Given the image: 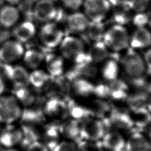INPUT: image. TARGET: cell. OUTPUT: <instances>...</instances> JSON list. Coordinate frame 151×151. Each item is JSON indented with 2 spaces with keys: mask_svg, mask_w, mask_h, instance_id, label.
<instances>
[{
  "mask_svg": "<svg viewBox=\"0 0 151 151\" xmlns=\"http://www.w3.org/2000/svg\"><path fill=\"white\" fill-rule=\"evenodd\" d=\"M41 139L45 146L51 150L63 139L58 129V124L48 125L41 135Z\"/></svg>",
  "mask_w": 151,
  "mask_h": 151,
  "instance_id": "4316f807",
  "label": "cell"
},
{
  "mask_svg": "<svg viewBox=\"0 0 151 151\" xmlns=\"http://www.w3.org/2000/svg\"><path fill=\"white\" fill-rule=\"evenodd\" d=\"M26 151H50L40 140L35 141L27 146Z\"/></svg>",
  "mask_w": 151,
  "mask_h": 151,
  "instance_id": "7bdbcfd3",
  "label": "cell"
},
{
  "mask_svg": "<svg viewBox=\"0 0 151 151\" xmlns=\"http://www.w3.org/2000/svg\"><path fill=\"white\" fill-rule=\"evenodd\" d=\"M151 45V31L146 27L136 28L130 35L129 47L133 50H142Z\"/></svg>",
  "mask_w": 151,
  "mask_h": 151,
  "instance_id": "ffe728a7",
  "label": "cell"
},
{
  "mask_svg": "<svg viewBox=\"0 0 151 151\" xmlns=\"http://www.w3.org/2000/svg\"><path fill=\"white\" fill-rule=\"evenodd\" d=\"M25 50L23 44L17 40H6L0 47V60L4 64H12L22 58Z\"/></svg>",
  "mask_w": 151,
  "mask_h": 151,
  "instance_id": "9c48e42d",
  "label": "cell"
},
{
  "mask_svg": "<svg viewBox=\"0 0 151 151\" xmlns=\"http://www.w3.org/2000/svg\"><path fill=\"white\" fill-rule=\"evenodd\" d=\"M130 112L133 123L134 130L143 131L151 122V115L147 108L130 111Z\"/></svg>",
  "mask_w": 151,
  "mask_h": 151,
  "instance_id": "d6a6232c",
  "label": "cell"
},
{
  "mask_svg": "<svg viewBox=\"0 0 151 151\" xmlns=\"http://www.w3.org/2000/svg\"><path fill=\"white\" fill-rule=\"evenodd\" d=\"M22 0H5L6 4L17 6Z\"/></svg>",
  "mask_w": 151,
  "mask_h": 151,
  "instance_id": "681fc988",
  "label": "cell"
},
{
  "mask_svg": "<svg viewBox=\"0 0 151 151\" xmlns=\"http://www.w3.org/2000/svg\"><path fill=\"white\" fill-rule=\"evenodd\" d=\"M31 1H32L33 2H37V1H38V0H31Z\"/></svg>",
  "mask_w": 151,
  "mask_h": 151,
  "instance_id": "f5cc1de1",
  "label": "cell"
},
{
  "mask_svg": "<svg viewBox=\"0 0 151 151\" xmlns=\"http://www.w3.org/2000/svg\"><path fill=\"white\" fill-rule=\"evenodd\" d=\"M108 127L104 120L91 116L81 122V139L100 142Z\"/></svg>",
  "mask_w": 151,
  "mask_h": 151,
  "instance_id": "52a82bcc",
  "label": "cell"
},
{
  "mask_svg": "<svg viewBox=\"0 0 151 151\" xmlns=\"http://www.w3.org/2000/svg\"><path fill=\"white\" fill-rule=\"evenodd\" d=\"M120 64L126 77L128 78L145 77L147 71L143 57L129 47L122 55Z\"/></svg>",
  "mask_w": 151,
  "mask_h": 151,
  "instance_id": "7a4b0ae2",
  "label": "cell"
},
{
  "mask_svg": "<svg viewBox=\"0 0 151 151\" xmlns=\"http://www.w3.org/2000/svg\"><path fill=\"white\" fill-rule=\"evenodd\" d=\"M90 20L84 12L73 11L65 17L67 29L71 32L79 33L86 31Z\"/></svg>",
  "mask_w": 151,
  "mask_h": 151,
  "instance_id": "ac0fdd59",
  "label": "cell"
},
{
  "mask_svg": "<svg viewBox=\"0 0 151 151\" xmlns=\"http://www.w3.org/2000/svg\"><path fill=\"white\" fill-rule=\"evenodd\" d=\"M5 90V84L3 77L0 75V96L3 94Z\"/></svg>",
  "mask_w": 151,
  "mask_h": 151,
  "instance_id": "c3c4849f",
  "label": "cell"
},
{
  "mask_svg": "<svg viewBox=\"0 0 151 151\" xmlns=\"http://www.w3.org/2000/svg\"><path fill=\"white\" fill-rule=\"evenodd\" d=\"M5 125L0 131V146L7 149L14 148L22 142V130L13 124Z\"/></svg>",
  "mask_w": 151,
  "mask_h": 151,
  "instance_id": "5bb4252c",
  "label": "cell"
},
{
  "mask_svg": "<svg viewBox=\"0 0 151 151\" xmlns=\"http://www.w3.org/2000/svg\"><path fill=\"white\" fill-rule=\"evenodd\" d=\"M104 121L108 130L114 129L124 133L134 130L130 112L127 107L113 106L107 119Z\"/></svg>",
  "mask_w": 151,
  "mask_h": 151,
  "instance_id": "277c9868",
  "label": "cell"
},
{
  "mask_svg": "<svg viewBox=\"0 0 151 151\" xmlns=\"http://www.w3.org/2000/svg\"><path fill=\"white\" fill-rule=\"evenodd\" d=\"M19 104L24 107H29L34 103L35 96L28 86L17 87L14 95Z\"/></svg>",
  "mask_w": 151,
  "mask_h": 151,
  "instance_id": "d590c367",
  "label": "cell"
},
{
  "mask_svg": "<svg viewBox=\"0 0 151 151\" xmlns=\"http://www.w3.org/2000/svg\"><path fill=\"white\" fill-rule=\"evenodd\" d=\"M21 14L16 5L8 4L0 7V26L4 28H13L21 18Z\"/></svg>",
  "mask_w": 151,
  "mask_h": 151,
  "instance_id": "e0dca14e",
  "label": "cell"
},
{
  "mask_svg": "<svg viewBox=\"0 0 151 151\" xmlns=\"http://www.w3.org/2000/svg\"><path fill=\"white\" fill-rule=\"evenodd\" d=\"M130 35L125 26L114 24L106 29L103 41L109 49L114 52H120L129 47Z\"/></svg>",
  "mask_w": 151,
  "mask_h": 151,
  "instance_id": "3957f363",
  "label": "cell"
},
{
  "mask_svg": "<svg viewBox=\"0 0 151 151\" xmlns=\"http://www.w3.org/2000/svg\"><path fill=\"white\" fill-rule=\"evenodd\" d=\"M44 114L58 123L68 117L67 102L64 99L50 98L45 103Z\"/></svg>",
  "mask_w": 151,
  "mask_h": 151,
  "instance_id": "7c38bea8",
  "label": "cell"
},
{
  "mask_svg": "<svg viewBox=\"0 0 151 151\" xmlns=\"http://www.w3.org/2000/svg\"><path fill=\"white\" fill-rule=\"evenodd\" d=\"M127 136L124 133L109 129L100 141L103 151H126Z\"/></svg>",
  "mask_w": 151,
  "mask_h": 151,
  "instance_id": "8fae6325",
  "label": "cell"
},
{
  "mask_svg": "<svg viewBox=\"0 0 151 151\" xmlns=\"http://www.w3.org/2000/svg\"><path fill=\"white\" fill-rule=\"evenodd\" d=\"M87 54L89 61L95 64L102 63L110 56V50L103 41L92 42Z\"/></svg>",
  "mask_w": 151,
  "mask_h": 151,
  "instance_id": "44dd1931",
  "label": "cell"
},
{
  "mask_svg": "<svg viewBox=\"0 0 151 151\" xmlns=\"http://www.w3.org/2000/svg\"><path fill=\"white\" fill-rule=\"evenodd\" d=\"M107 83L110 89V99L117 101H125L130 91L126 81L117 78Z\"/></svg>",
  "mask_w": 151,
  "mask_h": 151,
  "instance_id": "603a6c76",
  "label": "cell"
},
{
  "mask_svg": "<svg viewBox=\"0 0 151 151\" xmlns=\"http://www.w3.org/2000/svg\"><path fill=\"white\" fill-rule=\"evenodd\" d=\"M143 58L147 71H151V48H148L145 52Z\"/></svg>",
  "mask_w": 151,
  "mask_h": 151,
  "instance_id": "ee69618b",
  "label": "cell"
},
{
  "mask_svg": "<svg viewBox=\"0 0 151 151\" xmlns=\"http://www.w3.org/2000/svg\"><path fill=\"white\" fill-rule=\"evenodd\" d=\"M113 8L112 19L114 24L125 26L132 22L134 12L128 4Z\"/></svg>",
  "mask_w": 151,
  "mask_h": 151,
  "instance_id": "4dcf8cb0",
  "label": "cell"
},
{
  "mask_svg": "<svg viewBox=\"0 0 151 151\" xmlns=\"http://www.w3.org/2000/svg\"><path fill=\"white\" fill-rule=\"evenodd\" d=\"M99 72L96 64L90 61H86L80 63L74 64L73 68L67 73L65 78L68 81L77 78L91 80L97 76Z\"/></svg>",
  "mask_w": 151,
  "mask_h": 151,
  "instance_id": "4fadbf2b",
  "label": "cell"
},
{
  "mask_svg": "<svg viewBox=\"0 0 151 151\" xmlns=\"http://www.w3.org/2000/svg\"><path fill=\"white\" fill-rule=\"evenodd\" d=\"M68 117L80 122L91 117L92 114L87 106L71 101L67 102Z\"/></svg>",
  "mask_w": 151,
  "mask_h": 151,
  "instance_id": "1f68e13d",
  "label": "cell"
},
{
  "mask_svg": "<svg viewBox=\"0 0 151 151\" xmlns=\"http://www.w3.org/2000/svg\"><path fill=\"white\" fill-rule=\"evenodd\" d=\"M143 132L146 134V135L148 137V139H149V141H150V142L151 143V122L145 129V130H143Z\"/></svg>",
  "mask_w": 151,
  "mask_h": 151,
  "instance_id": "bcb514c9",
  "label": "cell"
},
{
  "mask_svg": "<svg viewBox=\"0 0 151 151\" xmlns=\"http://www.w3.org/2000/svg\"><path fill=\"white\" fill-rule=\"evenodd\" d=\"M150 11H151V7H150Z\"/></svg>",
  "mask_w": 151,
  "mask_h": 151,
  "instance_id": "db71d44e",
  "label": "cell"
},
{
  "mask_svg": "<svg viewBox=\"0 0 151 151\" xmlns=\"http://www.w3.org/2000/svg\"><path fill=\"white\" fill-rule=\"evenodd\" d=\"M151 0H129L128 5L134 13L146 12L150 5Z\"/></svg>",
  "mask_w": 151,
  "mask_h": 151,
  "instance_id": "f35d334b",
  "label": "cell"
},
{
  "mask_svg": "<svg viewBox=\"0 0 151 151\" xmlns=\"http://www.w3.org/2000/svg\"><path fill=\"white\" fill-rule=\"evenodd\" d=\"M59 9L54 0H38L33 9V16L41 22L45 23L55 20Z\"/></svg>",
  "mask_w": 151,
  "mask_h": 151,
  "instance_id": "30bf717a",
  "label": "cell"
},
{
  "mask_svg": "<svg viewBox=\"0 0 151 151\" xmlns=\"http://www.w3.org/2000/svg\"><path fill=\"white\" fill-rule=\"evenodd\" d=\"M64 36L61 27L54 21L43 23L38 31L40 41L48 48L58 47Z\"/></svg>",
  "mask_w": 151,
  "mask_h": 151,
  "instance_id": "8992f818",
  "label": "cell"
},
{
  "mask_svg": "<svg viewBox=\"0 0 151 151\" xmlns=\"http://www.w3.org/2000/svg\"><path fill=\"white\" fill-rule=\"evenodd\" d=\"M150 21L149 15L146 12H137L134 14L132 22L136 28L146 27Z\"/></svg>",
  "mask_w": 151,
  "mask_h": 151,
  "instance_id": "ab89813d",
  "label": "cell"
},
{
  "mask_svg": "<svg viewBox=\"0 0 151 151\" xmlns=\"http://www.w3.org/2000/svg\"><path fill=\"white\" fill-rule=\"evenodd\" d=\"M37 32L36 27L34 22L31 21H24L18 22L13 27L12 29L14 39L22 44L32 40Z\"/></svg>",
  "mask_w": 151,
  "mask_h": 151,
  "instance_id": "d6986e66",
  "label": "cell"
},
{
  "mask_svg": "<svg viewBox=\"0 0 151 151\" xmlns=\"http://www.w3.org/2000/svg\"><path fill=\"white\" fill-rule=\"evenodd\" d=\"M29 73L25 67L16 65L11 67L8 78L16 87L28 86L29 83Z\"/></svg>",
  "mask_w": 151,
  "mask_h": 151,
  "instance_id": "83f0119b",
  "label": "cell"
},
{
  "mask_svg": "<svg viewBox=\"0 0 151 151\" xmlns=\"http://www.w3.org/2000/svg\"><path fill=\"white\" fill-rule=\"evenodd\" d=\"M47 73L51 77L62 76L64 71V59L59 54H49L45 56L44 61Z\"/></svg>",
  "mask_w": 151,
  "mask_h": 151,
  "instance_id": "7402d4cb",
  "label": "cell"
},
{
  "mask_svg": "<svg viewBox=\"0 0 151 151\" xmlns=\"http://www.w3.org/2000/svg\"><path fill=\"white\" fill-rule=\"evenodd\" d=\"M82 7L90 21H104L112 8L108 0H84Z\"/></svg>",
  "mask_w": 151,
  "mask_h": 151,
  "instance_id": "ba28073f",
  "label": "cell"
},
{
  "mask_svg": "<svg viewBox=\"0 0 151 151\" xmlns=\"http://www.w3.org/2000/svg\"><path fill=\"white\" fill-rule=\"evenodd\" d=\"M22 106L14 95L0 96V123L11 124L22 116Z\"/></svg>",
  "mask_w": 151,
  "mask_h": 151,
  "instance_id": "5b68a950",
  "label": "cell"
},
{
  "mask_svg": "<svg viewBox=\"0 0 151 151\" xmlns=\"http://www.w3.org/2000/svg\"><path fill=\"white\" fill-rule=\"evenodd\" d=\"M58 129L62 139L77 142L81 139V122L67 117L58 123Z\"/></svg>",
  "mask_w": 151,
  "mask_h": 151,
  "instance_id": "2e32d148",
  "label": "cell"
},
{
  "mask_svg": "<svg viewBox=\"0 0 151 151\" xmlns=\"http://www.w3.org/2000/svg\"><path fill=\"white\" fill-rule=\"evenodd\" d=\"M145 77L149 89L151 92V71H147Z\"/></svg>",
  "mask_w": 151,
  "mask_h": 151,
  "instance_id": "7dc6e473",
  "label": "cell"
},
{
  "mask_svg": "<svg viewBox=\"0 0 151 151\" xmlns=\"http://www.w3.org/2000/svg\"><path fill=\"white\" fill-rule=\"evenodd\" d=\"M44 58L45 55L41 51L35 48H30L25 50L22 60L25 67L33 70L40 68L44 61Z\"/></svg>",
  "mask_w": 151,
  "mask_h": 151,
  "instance_id": "f546056e",
  "label": "cell"
},
{
  "mask_svg": "<svg viewBox=\"0 0 151 151\" xmlns=\"http://www.w3.org/2000/svg\"><path fill=\"white\" fill-rule=\"evenodd\" d=\"M119 70L120 65L117 61L109 57L102 63L100 73L105 81L110 82L119 78Z\"/></svg>",
  "mask_w": 151,
  "mask_h": 151,
  "instance_id": "f1b7e54d",
  "label": "cell"
},
{
  "mask_svg": "<svg viewBox=\"0 0 151 151\" xmlns=\"http://www.w3.org/2000/svg\"><path fill=\"white\" fill-rule=\"evenodd\" d=\"M76 143L77 151H103L100 142L80 139Z\"/></svg>",
  "mask_w": 151,
  "mask_h": 151,
  "instance_id": "8d00e7d4",
  "label": "cell"
},
{
  "mask_svg": "<svg viewBox=\"0 0 151 151\" xmlns=\"http://www.w3.org/2000/svg\"><path fill=\"white\" fill-rule=\"evenodd\" d=\"M126 151H151V143L143 131L133 130L127 136Z\"/></svg>",
  "mask_w": 151,
  "mask_h": 151,
  "instance_id": "9a60e30c",
  "label": "cell"
},
{
  "mask_svg": "<svg viewBox=\"0 0 151 151\" xmlns=\"http://www.w3.org/2000/svg\"><path fill=\"white\" fill-rule=\"evenodd\" d=\"M61 5L72 12L78 11L82 7L84 0H58Z\"/></svg>",
  "mask_w": 151,
  "mask_h": 151,
  "instance_id": "b9f144b4",
  "label": "cell"
},
{
  "mask_svg": "<svg viewBox=\"0 0 151 151\" xmlns=\"http://www.w3.org/2000/svg\"><path fill=\"white\" fill-rule=\"evenodd\" d=\"M70 91L79 97H88L93 95L94 83L91 80L77 78L69 81Z\"/></svg>",
  "mask_w": 151,
  "mask_h": 151,
  "instance_id": "cb8c5ba5",
  "label": "cell"
},
{
  "mask_svg": "<svg viewBox=\"0 0 151 151\" xmlns=\"http://www.w3.org/2000/svg\"><path fill=\"white\" fill-rule=\"evenodd\" d=\"M150 94L143 91H130L125 100L127 108L130 111L146 109L147 100Z\"/></svg>",
  "mask_w": 151,
  "mask_h": 151,
  "instance_id": "484cf974",
  "label": "cell"
},
{
  "mask_svg": "<svg viewBox=\"0 0 151 151\" xmlns=\"http://www.w3.org/2000/svg\"><path fill=\"white\" fill-rule=\"evenodd\" d=\"M149 25H150V31H151V20H150V22H149Z\"/></svg>",
  "mask_w": 151,
  "mask_h": 151,
  "instance_id": "816d5d0a",
  "label": "cell"
},
{
  "mask_svg": "<svg viewBox=\"0 0 151 151\" xmlns=\"http://www.w3.org/2000/svg\"><path fill=\"white\" fill-rule=\"evenodd\" d=\"M111 7L118 6L127 4L129 0H108Z\"/></svg>",
  "mask_w": 151,
  "mask_h": 151,
  "instance_id": "f6af8a7d",
  "label": "cell"
},
{
  "mask_svg": "<svg viewBox=\"0 0 151 151\" xmlns=\"http://www.w3.org/2000/svg\"><path fill=\"white\" fill-rule=\"evenodd\" d=\"M60 55L64 59L73 62L74 64L80 63L88 59L86 44L78 37L65 35L58 46Z\"/></svg>",
  "mask_w": 151,
  "mask_h": 151,
  "instance_id": "6da1fadb",
  "label": "cell"
},
{
  "mask_svg": "<svg viewBox=\"0 0 151 151\" xmlns=\"http://www.w3.org/2000/svg\"><path fill=\"white\" fill-rule=\"evenodd\" d=\"M51 77L46 71L38 68L29 73V83L35 88H40L46 87Z\"/></svg>",
  "mask_w": 151,
  "mask_h": 151,
  "instance_id": "e575fe53",
  "label": "cell"
},
{
  "mask_svg": "<svg viewBox=\"0 0 151 151\" xmlns=\"http://www.w3.org/2000/svg\"><path fill=\"white\" fill-rule=\"evenodd\" d=\"M106 31L103 21H90L85 31L88 38L93 42L103 41Z\"/></svg>",
  "mask_w": 151,
  "mask_h": 151,
  "instance_id": "836d02e7",
  "label": "cell"
},
{
  "mask_svg": "<svg viewBox=\"0 0 151 151\" xmlns=\"http://www.w3.org/2000/svg\"><path fill=\"white\" fill-rule=\"evenodd\" d=\"M146 108H147L148 111L149 112V113L151 115V94L149 96V98H148V100H147V102Z\"/></svg>",
  "mask_w": 151,
  "mask_h": 151,
  "instance_id": "f907efd6",
  "label": "cell"
},
{
  "mask_svg": "<svg viewBox=\"0 0 151 151\" xmlns=\"http://www.w3.org/2000/svg\"><path fill=\"white\" fill-rule=\"evenodd\" d=\"M93 96L96 98L107 100L110 99V89L108 83L94 84Z\"/></svg>",
  "mask_w": 151,
  "mask_h": 151,
  "instance_id": "74e56055",
  "label": "cell"
},
{
  "mask_svg": "<svg viewBox=\"0 0 151 151\" xmlns=\"http://www.w3.org/2000/svg\"><path fill=\"white\" fill-rule=\"evenodd\" d=\"M52 151H77V143L63 139Z\"/></svg>",
  "mask_w": 151,
  "mask_h": 151,
  "instance_id": "60d3db41",
  "label": "cell"
},
{
  "mask_svg": "<svg viewBox=\"0 0 151 151\" xmlns=\"http://www.w3.org/2000/svg\"><path fill=\"white\" fill-rule=\"evenodd\" d=\"M87 106L92 116L106 120L110 113L113 105L107 100L95 97Z\"/></svg>",
  "mask_w": 151,
  "mask_h": 151,
  "instance_id": "d4e9b609",
  "label": "cell"
}]
</instances>
